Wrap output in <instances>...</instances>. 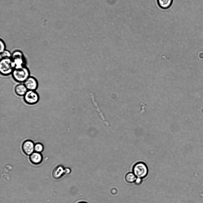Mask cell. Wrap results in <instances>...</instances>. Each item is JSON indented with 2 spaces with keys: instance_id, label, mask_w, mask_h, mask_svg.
I'll use <instances>...</instances> for the list:
<instances>
[{
  "instance_id": "obj_2",
  "label": "cell",
  "mask_w": 203,
  "mask_h": 203,
  "mask_svg": "<svg viewBox=\"0 0 203 203\" xmlns=\"http://www.w3.org/2000/svg\"><path fill=\"white\" fill-rule=\"evenodd\" d=\"M15 66L11 58H1L0 61V72L4 76L11 74Z\"/></svg>"
},
{
  "instance_id": "obj_5",
  "label": "cell",
  "mask_w": 203,
  "mask_h": 203,
  "mask_svg": "<svg viewBox=\"0 0 203 203\" xmlns=\"http://www.w3.org/2000/svg\"><path fill=\"white\" fill-rule=\"evenodd\" d=\"M23 100L26 104L33 105L37 103L40 99L38 93L36 90H28L23 96Z\"/></svg>"
},
{
  "instance_id": "obj_6",
  "label": "cell",
  "mask_w": 203,
  "mask_h": 203,
  "mask_svg": "<svg viewBox=\"0 0 203 203\" xmlns=\"http://www.w3.org/2000/svg\"><path fill=\"white\" fill-rule=\"evenodd\" d=\"M28 90H36L38 87V82L34 77L30 76L23 83Z\"/></svg>"
},
{
  "instance_id": "obj_3",
  "label": "cell",
  "mask_w": 203,
  "mask_h": 203,
  "mask_svg": "<svg viewBox=\"0 0 203 203\" xmlns=\"http://www.w3.org/2000/svg\"><path fill=\"white\" fill-rule=\"evenodd\" d=\"M11 58L15 68H21L26 65V60L23 52L19 50L14 51L12 53Z\"/></svg>"
},
{
  "instance_id": "obj_15",
  "label": "cell",
  "mask_w": 203,
  "mask_h": 203,
  "mask_svg": "<svg viewBox=\"0 0 203 203\" xmlns=\"http://www.w3.org/2000/svg\"><path fill=\"white\" fill-rule=\"evenodd\" d=\"M0 53H1L6 49L5 44L3 40L1 39L0 41Z\"/></svg>"
},
{
  "instance_id": "obj_9",
  "label": "cell",
  "mask_w": 203,
  "mask_h": 203,
  "mask_svg": "<svg viewBox=\"0 0 203 203\" xmlns=\"http://www.w3.org/2000/svg\"><path fill=\"white\" fill-rule=\"evenodd\" d=\"M28 90L23 83L17 85L14 88V91L16 95L20 96H23Z\"/></svg>"
},
{
  "instance_id": "obj_11",
  "label": "cell",
  "mask_w": 203,
  "mask_h": 203,
  "mask_svg": "<svg viewBox=\"0 0 203 203\" xmlns=\"http://www.w3.org/2000/svg\"><path fill=\"white\" fill-rule=\"evenodd\" d=\"M173 0H157L159 7L163 9L169 8L171 6Z\"/></svg>"
},
{
  "instance_id": "obj_4",
  "label": "cell",
  "mask_w": 203,
  "mask_h": 203,
  "mask_svg": "<svg viewBox=\"0 0 203 203\" xmlns=\"http://www.w3.org/2000/svg\"><path fill=\"white\" fill-rule=\"evenodd\" d=\"M133 173L136 177L141 179L145 177L148 173V169L146 165L143 162H138L133 165Z\"/></svg>"
},
{
  "instance_id": "obj_19",
  "label": "cell",
  "mask_w": 203,
  "mask_h": 203,
  "mask_svg": "<svg viewBox=\"0 0 203 203\" xmlns=\"http://www.w3.org/2000/svg\"><path fill=\"white\" fill-rule=\"evenodd\" d=\"M77 203H88L87 202L85 201H81L77 202Z\"/></svg>"
},
{
  "instance_id": "obj_1",
  "label": "cell",
  "mask_w": 203,
  "mask_h": 203,
  "mask_svg": "<svg viewBox=\"0 0 203 203\" xmlns=\"http://www.w3.org/2000/svg\"><path fill=\"white\" fill-rule=\"evenodd\" d=\"M30 74L29 69L25 65L21 68H14L11 74L15 82L23 83L30 76Z\"/></svg>"
},
{
  "instance_id": "obj_10",
  "label": "cell",
  "mask_w": 203,
  "mask_h": 203,
  "mask_svg": "<svg viewBox=\"0 0 203 203\" xmlns=\"http://www.w3.org/2000/svg\"><path fill=\"white\" fill-rule=\"evenodd\" d=\"M43 157L40 153L34 152L29 156V159L32 163L38 165L42 161Z\"/></svg>"
},
{
  "instance_id": "obj_12",
  "label": "cell",
  "mask_w": 203,
  "mask_h": 203,
  "mask_svg": "<svg viewBox=\"0 0 203 203\" xmlns=\"http://www.w3.org/2000/svg\"><path fill=\"white\" fill-rule=\"evenodd\" d=\"M137 178L135 174L131 172L127 173L125 177V179L126 182L129 183L135 182Z\"/></svg>"
},
{
  "instance_id": "obj_14",
  "label": "cell",
  "mask_w": 203,
  "mask_h": 203,
  "mask_svg": "<svg viewBox=\"0 0 203 203\" xmlns=\"http://www.w3.org/2000/svg\"><path fill=\"white\" fill-rule=\"evenodd\" d=\"M12 53L9 50L6 49L2 52L0 53L1 58H11Z\"/></svg>"
},
{
  "instance_id": "obj_17",
  "label": "cell",
  "mask_w": 203,
  "mask_h": 203,
  "mask_svg": "<svg viewBox=\"0 0 203 203\" xmlns=\"http://www.w3.org/2000/svg\"><path fill=\"white\" fill-rule=\"evenodd\" d=\"M142 182L141 179L138 178L136 179L135 181V183L136 185H140Z\"/></svg>"
},
{
  "instance_id": "obj_7",
  "label": "cell",
  "mask_w": 203,
  "mask_h": 203,
  "mask_svg": "<svg viewBox=\"0 0 203 203\" xmlns=\"http://www.w3.org/2000/svg\"><path fill=\"white\" fill-rule=\"evenodd\" d=\"M34 144L32 141L27 140L23 143L22 150L26 155L30 156L34 152Z\"/></svg>"
},
{
  "instance_id": "obj_13",
  "label": "cell",
  "mask_w": 203,
  "mask_h": 203,
  "mask_svg": "<svg viewBox=\"0 0 203 203\" xmlns=\"http://www.w3.org/2000/svg\"><path fill=\"white\" fill-rule=\"evenodd\" d=\"M43 145L40 143H37L34 144V152L39 153H41L44 150Z\"/></svg>"
},
{
  "instance_id": "obj_8",
  "label": "cell",
  "mask_w": 203,
  "mask_h": 203,
  "mask_svg": "<svg viewBox=\"0 0 203 203\" xmlns=\"http://www.w3.org/2000/svg\"><path fill=\"white\" fill-rule=\"evenodd\" d=\"M65 174V168L62 165L56 166L53 170L52 172L53 176L55 179L60 178L63 175Z\"/></svg>"
},
{
  "instance_id": "obj_18",
  "label": "cell",
  "mask_w": 203,
  "mask_h": 203,
  "mask_svg": "<svg viewBox=\"0 0 203 203\" xmlns=\"http://www.w3.org/2000/svg\"><path fill=\"white\" fill-rule=\"evenodd\" d=\"M71 172V170L69 168H65V173L66 174H69Z\"/></svg>"
},
{
  "instance_id": "obj_16",
  "label": "cell",
  "mask_w": 203,
  "mask_h": 203,
  "mask_svg": "<svg viewBox=\"0 0 203 203\" xmlns=\"http://www.w3.org/2000/svg\"><path fill=\"white\" fill-rule=\"evenodd\" d=\"M90 95H91V97L92 101V102H93L94 105L95 106V107H96L97 108V109L98 110L100 114H101V112H100V110H99V108L97 106V103L95 101L94 97V96H93L92 93H90Z\"/></svg>"
}]
</instances>
